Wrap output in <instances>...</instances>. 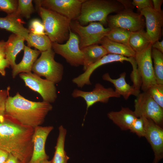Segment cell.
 Masks as SVG:
<instances>
[{
	"label": "cell",
	"mask_w": 163,
	"mask_h": 163,
	"mask_svg": "<svg viewBox=\"0 0 163 163\" xmlns=\"http://www.w3.org/2000/svg\"><path fill=\"white\" fill-rule=\"evenodd\" d=\"M34 128L5 114L0 116V149L11 154L21 163H29L33 151Z\"/></svg>",
	"instance_id": "cell-1"
},
{
	"label": "cell",
	"mask_w": 163,
	"mask_h": 163,
	"mask_svg": "<svg viewBox=\"0 0 163 163\" xmlns=\"http://www.w3.org/2000/svg\"><path fill=\"white\" fill-rule=\"evenodd\" d=\"M27 46L33 47L41 52L52 48V42L46 35H38L30 33L27 39Z\"/></svg>",
	"instance_id": "cell-27"
},
{
	"label": "cell",
	"mask_w": 163,
	"mask_h": 163,
	"mask_svg": "<svg viewBox=\"0 0 163 163\" xmlns=\"http://www.w3.org/2000/svg\"><path fill=\"white\" fill-rule=\"evenodd\" d=\"M6 43V42H5L4 40L0 41V48L5 47Z\"/></svg>",
	"instance_id": "cell-44"
},
{
	"label": "cell",
	"mask_w": 163,
	"mask_h": 163,
	"mask_svg": "<svg viewBox=\"0 0 163 163\" xmlns=\"http://www.w3.org/2000/svg\"><path fill=\"white\" fill-rule=\"evenodd\" d=\"M131 61V57L128 58L120 55L108 54L89 66L84 73L73 78L72 82L79 88H82L85 85H91L90 77L93 72L100 66L114 62H123L124 61H127L130 62Z\"/></svg>",
	"instance_id": "cell-17"
},
{
	"label": "cell",
	"mask_w": 163,
	"mask_h": 163,
	"mask_svg": "<svg viewBox=\"0 0 163 163\" xmlns=\"http://www.w3.org/2000/svg\"><path fill=\"white\" fill-rule=\"evenodd\" d=\"M151 56L153 59L154 71L157 84L163 85V54L155 48L152 49Z\"/></svg>",
	"instance_id": "cell-28"
},
{
	"label": "cell",
	"mask_w": 163,
	"mask_h": 163,
	"mask_svg": "<svg viewBox=\"0 0 163 163\" xmlns=\"http://www.w3.org/2000/svg\"><path fill=\"white\" fill-rule=\"evenodd\" d=\"M139 137H145V134L144 122L142 117L137 118L132 123L129 129Z\"/></svg>",
	"instance_id": "cell-34"
},
{
	"label": "cell",
	"mask_w": 163,
	"mask_h": 163,
	"mask_svg": "<svg viewBox=\"0 0 163 163\" xmlns=\"http://www.w3.org/2000/svg\"><path fill=\"white\" fill-rule=\"evenodd\" d=\"M4 163H21L16 157L11 153L9 155Z\"/></svg>",
	"instance_id": "cell-40"
},
{
	"label": "cell",
	"mask_w": 163,
	"mask_h": 163,
	"mask_svg": "<svg viewBox=\"0 0 163 163\" xmlns=\"http://www.w3.org/2000/svg\"><path fill=\"white\" fill-rule=\"evenodd\" d=\"M84 56L83 70L85 71L91 65L108 54L102 46L93 44L81 49Z\"/></svg>",
	"instance_id": "cell-23"
},
{
	"label": "cell",
	"mask_w": 163,
	"mask_h": 163,
	"mask_svg": "<svg viewBox=\"0 0 163 163\" xmlns=\"http://www.w3.org/2000/svg\"><path fill=\"white\" fill-rule=\"evenodd\" d=\"M108 118L122 130L129 129L137 118L133 111L128 107H123L118 111H112L107 114Z\"/></svg>",
	"instance_id": "cell-22"
},
{
	"label": "cell",
	"mask_w": 163,
	"mask_h": 163,
	"mask_svg": "<svg viewBox=\"0 0 163 163\" xmlns=\"http://www.w3.org/2000/svg\"><path fill=\"white\" fill-rule=\"evenodd\" d=\"M139 13L145 18V33L152 44L159 40L161 37L163 25V12H158L153 8L147 7L141 10Z\"/></svg>",
	"instance_id": "cell-15"
},
{
	"label": "cell",
	"mask_w": 163,
	"mask_h": 163,
	"mask_svg": "<svg viewBox=\"0 0 163 163\" xmlns=\"http://www.w3.org/2000/svg\"><path fill=\"white\" fill-rule=\"evenodd\" d=\"M52 109L50 103L29 100L18 92L14 96L8 97L5 114L23 125L34 128L43 123L46 116Z\"/></svg>",
	"instance_id": "cell-2"
},
{
	"label": "cell",
	"mask_w": 163,
	"mask_h": 163,
	"mask_svg": "<svg viewBox=\"0 0 163 163\" xmlns=\"http://www.w3.org/2000/svg\"><path fill=\"white\" fill-rule=\"evenodd\" d=\"M154 100L163 108V85L156 84L146 91Z\"/></svg>",
	"instance_id": "cell-31"
},
{
	"label": "cell",
	"mask_w": 163,
	"mask_h": 163,
	"mask_svg": "<svg viewBox=\"0 0 163 163\" xmlns=\"http://www.w3.org/2000/svg\"><path fill=\"white\" fill-rule=\"evenodd\" d=\"M126 75V73L124 72L120 75L119 78L113 79L110 77L108 73H106L103 75L102 78L104 80L112 83L115 88V92L127 100L131 95L137 97L140 91L127 83L125 80Z\"/></svg>",
	"instance_id": "cell-19"
},
{
	"label": "cell",
	"mask_w": 163,
	"mask_h": 163,
	"mask_svg": "<svg viewBox=\"0 0 163 163\" xmlns=\"http://www.w3.org/2000/svg\"><path fill=\"white\" fill-rule=\"evenodd\" d=\"M24 22L21 18L14 13L5 17H0V29H3L13 34L23 37L26 40L30 31L23 26Z\"/></svg>",
	"instance_id": "cell-18"
},
{
	"label": "cell",
	"mask_w": 163,
	"mask_h": 163,
	"mask_svg": "<svg viewBox=\"0 0 163 163\" xmlns=\"http://www.w3.org/2000/svg\"><path fill=\"white\" fill-rule=\"evenodd\" d=\"M42 20L46 35L52 43L61 44L68 40L71 21L55 12L42 7L39 0H34Z\"/></svg>",
	"instance_id": "cell-3"
},
{
	"label": "cell",
	"mask_w": 163,
	"mask_h": 163,
	"mask_svg": "<svg viewBox=\"0 0 163 163\" xmlns=\"http://www.w3.org/2000/svg\"><path fill=\"white\" fill-rule=\"evenodd\" d=\"M130 63L132 66L133 69L130 75L131 79L133 83L132 86L136 89L140 90L142 85V80L137 70V63L134 57H132Z\"/></svg>",
	"instance_id": "cell-33"
},
{
	"label": "cell",
	"mask_w": 163,
	"mask_h": 163,
	"mask_svg": "<svg viewBox=\"0 0 163 163\" xmlns=\"http://www.w3.org/2000/svg\"><path fill=\"white\" fill-rule=\"evenodd\" d=\"M152 47L158 50L161 53H163V40L161 41L158 40L156 41L152 44Z\"/></svg>",
	"instance_id": "cell-41"
},
{
	"label": "cell",
	"mask_w": 163,
	"mask_h": 163,
	"mask_svg": "<svg viewBox=\"0 0 163 163\" xmlns=\"http://www.w3.org/2000/svg\"><path fill=\"white\" fill-rule=\"evenodd\" d=\"M18 4V0H0V11L10 15L16 11Z\"/></svg>",
	"instance_id": "cell-32"
},
{
	"label": "cell",
	"mask_w": 163,
	"mask_h": 163,
	"mask_svg": "<svg viewBox=\"0 0 163 163\" xmlns=\"http://www.w3.org/2000/svg\"><path fill=\"white\" fill-rule=\"evenodd\" d=\"M152 1L153 4V8L158 12H162L161 9V6L163 2V0H152Z\"/></svg>",
	"instance_id": "cell-39"
},
{
	"label": "cell",
	"mask_w": 163,
	"mask_h": 163,
	"mask_svg": "<svg viewBox=\"0 0 163 163\" xmlns=\"http://www.w3.org/2000/svg\"><path fill=\"white\" fill-rule=\"evenodd\" d=\"M70 27L79 36L80 49L93 44L99 43L110 30L109 27H104L99 22H91L88 25L84 26L78 21H71Z\"/></svg>",
	"instance_id": "cell-6"
},
{
	"label": "cell",
	"mask_w": 163,
	"mask_h": 163,
	"mask_svg": "<svg viewBox=\"0 0 163 163\" xmlns=\"http://www.w3.org/2000/svg\"><path fill=\"white\" fill-rule=\"evenodd\" d=\"M19 76L25 86L39 93L43 101L50 103L55 102L57 95L54 83L46 79H42L31 72L21 73Z\"/></svg>",
	"instance_id": "cell-10"
},
{
	"label": "cell",
	"mask_w": 163,
	"mask_h": 163,
	"mask_svg": "<svg viewBox=\"0 0 163 163\" xmlns=\"http://www.w3.org/2000/svg\"><path fill=\"white\" fill-rule=\"evenodd\" d=\"M79 44L78 36L70 28L69 38L66 42L64 44L52 43V48L55 53L64 58L71 65L77 67L83 65L84 59Z\"/></svg>",
	"instance_id": "cell-8"
},
{
	"label": "cell",
	"mask_w": 163,
	"mask_h": 163,
	"mask_svg": "<svg viewBox=\"0 0 163 163\" xmlns=\"http://www.w3.org/2000/svg\"><path fill=\"white\" fill-rule=\"evenodd\" d=\"M133 111L138 118L150 119L161 127L163 121V108L152 98L146 91L140 93L134 101Z\"/></svg>",
	"instance_id": "cell-7"
},
{
	"label": "cell",
	"mask_w": 163,
	"mask_h": 163,
	"mask_svg": "<svg viewBox=\"0 0 163 163\" xmlns=\"http://www.w3.org/2000/svg\"><path fill=\"white\" fill-rule=\"evenodd\" d=\"M24 50V55L22 60L12 69L13 78L21 73L31 72L33 66L41 53L38 50H33L25 45Z\"/></svg>",
	"instance_id": "cell-20"
},
{
	"label": "cell",
	"mask_w": 163,
	"mask_h": 163,
	"mask_svg": "<svg viewBox=\"0 0 163 163\" xmlns=\"http://www.w3.org/2000/svg\"><path fill=\"white\" fill-rule=\"evenodd\" d=\"M32 1V0H18V8L14 13L21 18L29 19L35 11Z\"/></svg>",
	"instance_id": "cell-30"
},
{
	"label": "cell",
	"mask_w": 163,
	"mask_h": 163,
	"mask_svg": "<svg viewBox=\"0 0 163 163\" xmlns=\"http://www.w3.org/2000/svg\"><path fill=\"white\" fill-rule=\"evenodd\" d=\"M72 95L74 98L81 97L85 100L87 111L90 107L97 102L106 103L110 97H119L120 96L112 88H105L99 83L95 84L94 88L91 91H86L75 89Z\"/></svg>",
	"instance_id": "cell-13"
},
{
	"label": "cell",
	"mask_w": 163,
	"mask_h": 163,
	"mask_svg": "<svg viewBox=\"0 0 163 163\" xmlns=\"http://www.w3.org/2000/svg\"><path fill=\"white\" fill-rule=\"evenodd\" d=\"M53 128L51 126H40L34 128L32 137L33 151L29 163H39L43 160L48 159L49 156L46 152L45 144L48 136Z\"/></svg>",
	"instance_id": "cell-16"
},
{
	"label": "cell",
	"mask_w": 163,
	"mask_h": 163,
	"mask_svg": "<svg viewBox=\"0 0 163 163\" xmlns=\"http://www.w3.org/2000/svg\"><path fill=\"white\" fill-rule=\"evenodd\" d=\"M39 163H51V161H49L48 159H46L41 161Z\"/></svg>",
	"instance_id": "cell-45"
},
{
	"label": "cell",
	"mask_w": 163,
	"mask_h": 163,
	"mask_svg": "<svg viewBox=\"0 0 163 163\" xmlns=\"http://www.w3.org/2000/svg\"><path fill=\"white\" fill-rule=\"evenodd\" d=\"M28 30L30 32L38 35H46L43 24L37 19H34L30 22Z\"/></svg>",
	"instance_id": "cell-35"
},
{
	"label": "cell",
	"mask_w": 163,
	"mask_h": 163,
	"mask_svg": "<svg viewBox=\"0 0 163 163\" xmlns=\"http://www.w3.org/2000/svg\"><path fill=\"white\" fill-rule=\"evenodd\" d=\"M142 117L144 122L145 137L154 152L153 163H158L163 158V129L151 119Z\"/></svg>",
	"instance_id": "cell-14"
},
{
	"label": "cell",
	"mask_w": 163,
	"mask_h": 163,
	"mask_svg": "<svg viewBox=\"0 0 163 163\" xmlns=\"http://www.w3.org/2000/svg\"><path fill=\"white\" fill-rule=\"evenodd\" d=\"M9 86L6 89L0 90V116L5 114V104L7 99L9 96Z\"/></svg>",
	"instance_id": "cell-36"
},
{
	"label": "cell",
	"mask_w": 163,
	"mask_h": 163,
	"mask_svg": "<svg viewBox=\"0 0 163 163\" xmlns=\"http://www.w3.org/2000/svg\"><path fill=\"white\" fill-rule=\"evenodd\" d=\"M85 0H39L41 6L55 12L71 21L79 15L82 3Z\"/></svg>",
	"instance_id": "cell-12"
},
{
	"label": "cell",
	"mask_w": 163,
	"mask_h": 163,
	"mask_svg": "<svg viewBox=\"0 0 163 163\" xmlns=\"http://www.w3.org/2000/svg\"><path fill=\"white\" fill-rule=\"evenodd\" d=\"M131 33L127 30L115 27L110 29L106 37L112 41L129 45V40Z\"/></svg>",
	"instance_id": "cell-29"
},
{
	"label": "cell",
	"mask_w": 163,
	"mask_h": 163,
	"mask_svg": "<svg viewBox=\"0 0 163 163\" xmlns=\"http://www.w3.org/2000/svg\"><path fill=\"white\" fill-rule=\"evenodd\" d=\"M107 21L110 29L118 27L131 32L143 29L145 25L142 16L140 13L134 12L133 9L125 8L115 14L108 16Z\"/></svg>",
	"instance_id": "cell-9"
},
{
	"label": "cell",
	"mask_w": 163,
	"mask_h": 163,
	"mask_svg": "<svg viewBox=\"0 0 163 163\" xmlns=\"http://www.w3.org/2000/svg\"><path fill=\"white\" fill-rule=\"evenodd\" d=\"M131 4L133 7H136L139 12L147 7L153 8L152 0H133Z\"/></svg>",
	"instance_id": "cell-37"
},
{
	"label": "cell",
	"mask_w": 163,
	"mask_h": 163,
	"mask_svg": "<svg viewBox=\"0 0 163 163\" xmlns=\"http://www.w3.org/2000/svg\"><path fill=\"white\" fill-rule=\"evenodd\" d=\"M129 45L136 53L147 48L151 43L147 38L143 29L131 32L129 40Z\"/></svg>",
	"instance_id": "cell-26"
},
{
	"label": "cell",
	"mask_w": 163,
	"mask_h": 163,
	"mask_svg": "<svg viewBox=\"0 0 163 163\" xmlns=\"http://www.w3.org/2000/svg\"><path fill=\"white\" fill-rule=\"evenodd\" d=\"M99 43L105 49L108 54L123 56L128 58L134 57L136 53L127 45L115 42L105 37Z\"/></svg>",
	"instance_id": "cell-24"
},
{
	"label": "cell",
	"mask_w": 163,
	"mask_h": 163,
	"mask_svg": "<svg viewBox=\"0 0 163 163\" xmlns=\"http://www.w3.org/2000/svg\"><path fill=\"white\" fill-rule=\"evenodd\" d=\"M25 40L23 37L12 34L6 41L5 46V58L8 61L12 69L16 64L15 60L17 55L24 49Z\"/></svg>",
	"instance_id": "cell-21"
},
{
	"label": "cell",
	"mask_w": 163,
	"mask_h": 163,
	"mask_svg": "<svg viewBox=\"0 0 163 163\" xmlns=\"http://www.w3.org/2000/svg\"><path fill=\"white\" fill-rule=\"evenodd\" d=\"M124 9V6L118 0H85L77 19L81 25L98 21L105 25H107L109 14L117 13Z\"/></svg>",
	"instance_id": "cell-4"
},
{
	"label": "cell",
	"mask_w": 163,
	"mask_h": 163,
	"mask_svg": "<svg viewBox=\"0 0 163 163\" xmlns=\"http://www.w3.org/2000/svg\"><path fill=\"white\" fill-rule=\"evenodd\" d=\"M59 133L55 146V151L51 163H67L69 158L65 150V143L67 130L62 125L59 127Z\"/></svg>",
	"instance_id": "cell-25"
},
{
	"label": "cell",
	"mask_w": 163,
	"mask_h": 163,
	"mask_svg": "<svg viewBox=\"0 0 163 163\" xmlns=\"http://www.w3.org/2000/svg\"><path fill=\"white\" fill-rule=\"evenodd\" d=\"M152 44L147 48L136 53L134 56L137 69L142 80L141 89L143 92L147 91L151 86L157 84L154 71L151 51Z\"/></svg>",
	"instance_id": "cell-11"
},
{
	"label": "cell",
	"mask_w": 163,
	"mask_h": 163,
	"mask_svg": "<svg viewBox=\"0 0 163 163\" xmlns=\"http://www.w3.org/2000/svg\"><path fill=\"white\" fill-rule=\"evenodd\" d=\"M5 58V46L0 48V60Z\"/></svg>",
	"instance_id": "cell-43"
},
{
	"label": "cell",
	"mask_w": 163,
	"mask_h": 163,
	"mask_svg": "<svg viewBox=\"0 0 163 163\" xmlns=\"http://www.w3.org/2000/svg\"><path fill=\"white\" fill-rule=\"evenodd\" d=\"M9 153L0 149V163H4L7 158Z\"/></svg>",
	"instance_id": "cell-42"
},
{
	"label": "cell",
	"mask_w": 163,
	"mask_h": 163,
	"mask_svg": "<svg viewBox=\"0 0 163 163\" xmlns=\"http://www.w3.org/2000/svg\"><path fill=\"white\" fill-rule=\"evenodd\" d=\"M10 66L8 61L5 58L0 60V74L3 76L6 74L5 69Z\"/></svg>",
	"instance_id": "cell-38"
},
{
	"label": "cell",
	"mask_w": 163,
	"mask_h": 163,
	"mask_svg": "<svg viewBox=\"0 0 163 163\" xmlns=\"http://www.w3.org/2000/svg\"><path fill=\"white\" fill-rule=\"evenodd\" d=\"M55 53L52 48L41 52L40 57L33 66L32 71L39 76L44 77L56 84L62 79L63 67L55 60Z\"/></svg>",
	"instance_id": "cell-5"
}]
</instances>
